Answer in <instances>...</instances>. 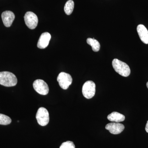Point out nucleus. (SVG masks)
I'll use <instances>...</instances> for the list:
<instances>
[{"instance_id":"1","label":"nucleus","mask_w":148,"mask_h":148,"mask_svg":"<svg viewBox=\"0 0 148 148\" xmlns=\"http://www.w3.org/2000/svg\"><path fill=\"white\" fill-rule=\"evenodd\" d=\"M16 76L11 72H0V84L6 87H11L17 84Z\"/></svg>"},{"instance_id":"2","label":"nucleus","mask_w":148,"mask_h":148,"mask_svg":"<svg viewBox=\"0 0 148 148\" xmlns=\"http://www.w3.org/2000/svg\"><path fill=\"white\" fill-rule=\"evenodd\" d=\"M114 70L122 76L127 77L130 74L129 66L126 63L115 58L112 62Z\"/></svg>"},{"instance_id":"3","label":"nucleus","mask_w":148,"mask_h":148,"mask_svg":"<svg viewBox=\"0 0 148 148\" xmlns=\"http://www.w3.org/2000/svg\"><path fill=\"white\" fill-rule=\"evenodd\" d=\"M36 119L38 123L41 126H44L48 124L49 121V113L45 108H40L38 110L36 114Z\"/></svg>"},{"instance_id":"4","label":"nucleus","mask_w":148,"mask_h":148,"mask_svg":"<svg viewBox=\"0 0 148 148\" xmlns=\"http://www.w3.org/2000/svg\"><path fill=\"white\" fill-rule=\"evenodd\" d=\"M95 84L92 81H88L83 86L82 92L85 98L90 99L95 95Z\"/></svg>"},{"instance_id":"5","label":"nucleus","mask_w":148,"mask_h":148,"mask_svg":"<svg viewBox=\"0 0 148 148\" xmlns=\"http://www.w3.org/2000/svg\"><path fill=\"white\" fill-rule=\"evenodd\" d=\"M57 81L62 89H68L73 82V79L70 74L61 72L58 75L57 78Z\"/></svg>"},{"instance_id":"6","label":"nucleus","mask_w":148,"mask_h":148,"mask_svg":"<svg viewBox=\"0 0 148 148\" xmlns=\"http://www.w3.org/2000/svg\"><path fill=\"white\" fill-rule=\"evenodd\" d=\"M24 18L25 24L29 29H34L37 27L38 19L34 12H27L24 15Z\"/></svg>"},{"instance_id":"7","label":"nucleus","mask_w":148,"mask_h":148,"mask_svg":"<svg viewBox=\"0 0 148 148\" xmlns=\"http://www.w3.org/2000/svg\"><path fill=\"white\" fill-rule=\"evenodd\" d=\"M33 87L35 90L40 95H47L49 91V88L47 84L42 79L35 80L33 83Z\"/></svg>"},{"instance_id":"8","label":"nucleus","mask_w":148,"mask_h":148,"mask_svg":"<svg viewBox=\"0 0 148 148\" xmlns=\"http://www.w3.org/2000/svg\"><path fill=\"white\" fill-rule=\"evenodd\" d=\"M124 128V125L119 123H111L106 125V129L114 135H117L121 133Z\"/></svg>"},{"instance_id":"9","label":"nucleus","mask_w":148,"mask_h":148,"mask_svg":"<svg viewBox=\"0 0 148 148\" xmlns=\"http://www.w3.org/2000/svg\"><path fill=\"white\" fill-rule=\"evenodd\" d=\"M51 38L50 34L48 32L43 33L40 36L37 44L38 48L41 49H45L49 44V41Z\"/></svg>"},{"instance_id":"10","label":"nucleus","mask_w":148,"mask_h":148,"mask_svg":"<svg viewBox=\"0 0 148 148\" xmlns=\"http://www.w3.org/2000/svg\"><path fill=\"white\" fill-rule=\"evenodd\" d=\"M2 19L5 27H9L11 26L15 18V15L13 12L10 11H5L1 14Z\"/></svg>"},{"instance_id":"11","label":"nucleus","mask_w":148,"mask_h":148,"mask_svg":"<svg viewBox=\"0 0 148 148\" xmlns=\"http://www.w3.org/2000/svg\"><path fill=\"white\" fill-rule=\"evenodd\" d=\"M137 32L141 41L146 44H148V31L143 24H140L137 27Z\"/></svg>"},{"instance_id":"12","label":"nucleus","mask_w":148,"mask_h":148,"mask_svg":"<svg viewBox=\"0 0 148 148\" xmlns=\"http://www.w3.org/2000/svg\"><path fill=\"white\" fill-rule=\"evenodd\" d=\"M108 119L111 121L119 123L124 121L125 116L119 113L114 112L108 115Z\"/></svg>"},{"instance_id":"13","label":"nucleus","mask_w":148,"mask_h":148,"mask_svg":"<svg viewBox=\"0 0 148 148\" xmlns=\"http://www.w3.org/2000/svg\"><path fill=\"white\" fill-rule=\"evenodd\" d=\"M86 42L88 44L91 46L93 51L97 52L100 50L101 45L100 43L97 40L91 38H88L86 40Z\"/></svg>"},{"instance_id":"14","label":"nucleus","mask_w":148,"mask_h":148,"mask_svg":"<svg viewBox=\"0 0 148 148\" xmlns=\"http://www.w3.org/2000/svg\"><path fill=\"white\" fill-rule=\"evenodd\" d=\"M74 2L73 0H69L66 3L64 6V11L67 15L71 14L73 10Z\"/></svg>"},{"instance_id":"15","label":"nucleus","mask_w":148,"mask_h":148,"mask_svg":"<svg viewBox=\"0 0 148 148\" xmlns=\"http://www.w3.org/2000/svg\"><path fill=\"white\" fill-rule=\"evenodd\" d=\"M12 122V120L9 117L0 114V125H8L10 124Z\"/></svg>"},{"instance_id":"16","label":"nucleus","mask_w":148,"mask_h":148,"mask_svg":"<svg viewBox=\"0 0 148 148\" xmlns=\"http://www.w3.org/2000/svg\"><path fill=\"white\" fill-rule=\"evenodd\" d=\"M74 143L71 141H67L62 143L59 148H75Z\"/></svg>"},{"instance_id":"17","label":"nucleus","mask_w":148,"mask_h":148,"mask_svg":"<svg viewBox=\"0 0 148 148\" xmlns=\"http://www.w3.org/2000/svg\"><path fill=\"white\" fill-rule=\"evenodd\" d=\"M145 130L146 132L148 133V121L147 122V124H146L145 127Z\"/></svg>"},{"instance_id":"18","label":"nucleus","mask_w":148,"mask_h":148,"mask_svg":"<svg viewBox=\"0 0 148 148\" xmlns=\"http://www.w3.org/2000/svg\"><path fill=\"white\" fill-rule=\"evenodd\" d=\"M147 87L148 88V82H147Z\"/></svg>"}]
</instances>
